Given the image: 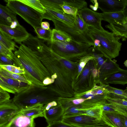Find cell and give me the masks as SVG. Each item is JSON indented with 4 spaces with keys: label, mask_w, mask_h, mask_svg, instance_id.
<instances>
[{
    "label": "cell",
    "mask_w": 127,
    "mask_h": 127,
    "mask_svg": "<svg viewBox=\"0 0 127 127\" xmlns=\"http://www.w3.org/2000/svg\"><path fill=\"white\" fill-rule=\"evenodd\" d=\"M13 60L16 66L23 70L22 75L32 84L44 86V81L51 78L50 74L37 55L24 43L21 45L14 53Z\"/></svg>",
    "instance_id": "1"
},
{
    "label": "cell",
    "mask_w": 127,
    "mask_h": 127,
    "mask_svg": "<svg viewBox=\"0 0 127 127\" xmlns=\"http://www.w3.org/2000/svg\"><path fill=\"white\" fill-rule=\"evenodd\" d=\"M53 90L50 84L41 86L32 84L24 90L15 94L13 99L20 109L44 105L55 101Z\"/></svg>",
    "instance_id": "2"
},
{
    "label": "cell",
    "mask_w": 127,
    "mask_h": 127,
    "mask_svg": "<svg viewBox=\"0 0 127 127\" xmlns=\"http://www.w3.org/2000/svg\"><path fill=\"white\" fill-rule=\"evenodd\" d=\"M87 33L93 42L95 39L100 41V46L95 48L106 58L112 60L119 56L122 44L113 32L105 30L100 31L89 26Z\"/></svg>",
    "instance_id": "3"
},
{
    "label": "cell",
    "mask_w": 127,
    "mask_h": 127,
    "mask_svg": "<svg viewBox=\"0 0 127 127\" xmlns=\"http://www.w3.org/2000/svg\"><path fill=\"white\" fill-rule=\"evenodd\" d=\"M6 6L34 29L41 27L43 14L17 0H5Z\"/></svg>",
    "instance_id": "4"
},
{
    "label": "cell",
    "mask_w": 127,
    "mask_h": 127,
    "mask_svg": "<svg viewBox=\"0 0 127 127\" xmlns=\"http://www.w3.org/2000/svg\"><path fill=\"white\" fill-rule=\"evenodd\" d=\"M49 47L56 54L67 57H76L83 55L87 53L91 45L79 43L72 40L69 42L57 41L48 42Z\"/></svg>",
    "instance_id": "5"
},
{
    "label": "cell",
    "mask_w": 127,
    "mask_h": 127,
    "mask_svg": "<svg viewBox=\"0 0 127 127\" xmlns=\"http://www.w3.org/2000/svg\"><path fill=\"white\" fill-rule=\"evenodd\" d=\"M52 21L56 29L65 33L73 41L79 43L88 44L94 46V42L87 32H82L76 25H71L57 20L54 19Z\"/></svg>",
    "instance_id": "6"
},
{
    "label": "cell",
    "mask_w": 127,
    "mask_h": 127,
    "mask_svg": "<svg viewBox=\"0 0 127 127\" xmlns=\"http://www.w3.org/2000/svg\"><path fill=\"white\" fill-rule=\"evenodd\" d=\"M21 110L13 99L0 103V127H3L8 123Z\"/></svg>",
    "instance_id": "7"
},
{
    "label": "cell",
    "mask_w": 127,
    "mask_h": 127,
    "mask_svg": "<svg viewBox=\"0 0 127 127\" xmlns=\"http://www.w3.org/2000/svg\"><path fill=\"white\" fill-rule=\"evenodd\" d=\"M62 122L76 127H90L99 125L104 122L93 117L85 115L63 117Z\"/></svg>",
    "instance_id": "8"
},
{
    "label": "cell",
    "mask_w": 127,
    "mask_h": 127,
    "mask_svg": "<svg viewBox=\"0 0 127 127\" xmlns=\"http://www.w3.org/2000/svg\"><path fill=\"white\" fill-rule=\"evenodd\" d=\"M85 22L89 26L100 31L104 30L101 25L103 20L101 13L95 12L87 7L78 10Z\"/></svg>",
    "instance_id": "9"
},
{
    "label": "cell",
    "mask_w": 127,
    "mask_h": 127,
    "mask_svg": "<svg viewBox=\"0 0 127 127\" xmlns=\"http://www.w3.org/2000/svg\"><path fill=\"white\" fill-rule=\"evenodd\" d=\"M0 30L15 42L21 45L22 44V42L28 38L29 36L30 33L20 24L13 28H11L9 26L0 25Z\"/></svg>",
    "instance_id": "10"
},
{
    "label": "cell",
    "mask_w": 127,
    "mask_h": 127,
    "mask_svg": "<svg viewBox=\"0 0 127 127\" xmlns=\"http://www.w3.org/2000/svg\"><path fill=\"white\" fill-rule=\"evenodd\" d=\"M98 8L103 12L124 11L127 7V0H98Z\"/></svg>",
    "instance_id": "11"
},
{
    "label": "cell",
    "mask_w": 127,
    "mask_h": 127,
    "mask_svg": "<svg viewBox=\"0 0 127 127\" xmlns=\"http://www.w3.org/2000/svg\"><path fill=\"white\" fill-rule=\"evenodd\" d=\"M45 8L46 12L44 14H43V19H46L52 21L54 19L57 20L71 25H75V16Z\"/></svg>",
    "instance_id": "12"
},
{
    "label": "cell",
    "mask_w": 127,
    "mask_h": 127,
    "mask_svg": "<svg viewBox=\"0 0 127 127\" xmlns=\"http://www.w3.org/2000/svg\"><path fill=\"white\" fill-rule=\"evenodd\" d=\"M125 116L116 112L103 111L102 120L111 127H125L124 122Z\"/></svg>",
    "instance_id": "13"
},
{
    "label": "cell",
    "mask_w": 127,
    "mask_h": 127,
    "mask_svg": "<svg viewBox=\"0 0 127 127\" xmlns=\"http://www.w3.org/2000/svg\"><path fill=\"white\" fill-rule=\"evenodd\" d=\"M34 119L19 113L3 127H35Z\"/></svg>",
    "instance_id": "14"
},
{
    "label": "cell",
    "mask_w": 127,
    "mask_h": 127,
    "mask_svg": "<svg viewBox=\"0 0 127 127\" xmlns=\"http://www.w3.org/2000/svg\"><path fill=\"white\" fill-rule=\"evenodd\" d=\"M64 110L61 104L59 103L48 111L44 112V117L49 125L54 122L61 121Z\"/></svg>",
    "instance_id": "15"
},
{
    "label": "cell",
    "mask_w": 127,
    "mask_h": 127,
    "mask_svg": "<svg viewBox=\"0 0 127 127\" xmlns=\"http://www.w3.org/2000/svg\"><path fill=\"white\" fill-rule=\"evenodd\" d=\"M16 15L6 6L0 4V25L10 26L12 23L18 21Z\"/></svg>",
    "instance_id": "16"
},
{
    "label": "cell",
    "mask_w": 127,
    "mask_h": 127,
    "mask_svg": "<svg viewBox=\"0 0 127 127\" xmlns=\"http://www.w3.org/2000/svg\"><path fill=\"white\" fill-rule=\"evenodd\" d=\"M104 81L107 84H127V70L121 69L109 75Z\"/></svg>",
    "instance_id": "17"
},
{
    "label": "cell",
    "mask_w": 127,
    "mask_h": 127,
    "mask_svg": "<svg viewBox=\"0 0 127 127\" xmlns=\"http://www.w3.org/2000/svg\"><path fill=\"white\" fill-rule=\"evenodd\" d=\"M103 20L112 23L121 24L126 22V17L123 11L101 13Z\"/></svg>",
    "instance_id": "18"
},
{
    "label": "cell",
    "mask_w": 127,
    "mask_h": 127,
    "mask_svg": "<svg viewBox=\"0 0 127 127\" xmlns=\"http://www.w3.org/2000/svg\"><path fill=\"white\" fill-rule=\"evenodd\" d=\"M43 105H39L28 108L21 109L19 113L27 117L34 119L43 117Z\"/></svg>",
    "instance_id": "19"
},
{
    "label": "cell",
    "mask_w": 127,
    "mask_h": 127,
    "mask_svg": "<svg viewBox=\"0 0 127 127\" xmlns=\"http://www.w3.org/2000/svg\"><path fill=\"white\" fill-rule=\"evenodd\" d=\"M117 36H122L127 34V22L121 24L112 23L105 26Z\"/></svg>",
    "instance_id": "20"
},
{
    "label": "cell",
    "mask_w": 127,
    "mask_h": 127,
    "mask_svg": "<svg viewBox=\"0 0 127 127\" xmlns=\"http://www.w3.org/2000/svg\"><path fill=\"white\" fill-rule=\"evenodd\" d=\"M0 78L11 86L16 88L18 92H21L27 88L30 85L28 83L11 79L0 74Z\"/></svg>",
    "instance_id": "21"
},
{
    "label": "cell",
    "mask_w": 127,
    "mask_h": 127,
    "mask_svg": "<svg viewBox=\"0 0 127 127\" xmlns=\"http://www.w3.org/2000/svg\"><path fill=\"white\" fill-rule=\"evenodd\" d=\"M105 88L107 94L109 95L127 100V87L125 89L123 90L113 87L107 85Z\"/></svg>",
    "instance_id": "22"
},
{
    "label": "cell",
    "mask_w": 127,
    "mask_h": 127,
    "mask_svg": "<svg viewBox=\"0 0 127 127\" xmlns=\"http://www.w3.org/2000/svg\"><path fill=\"white\" fill-rule=\"evenodd\" d=\"M85 111L82 108L81 105L70 107L64 110L63 117H69L84 115Z\"/></svg>",
    "instance_id": "23"
},
{
    "label": "cell",
    "mask_w": 127,
    "mask_h": 127,
    "mask_svg": "<svg viewBox=\"0 0 127 127\" xmlns=\"http://www.w3.org/2000/svg\"><path fill=\"white\" fill-rule=\"evenodd\" d=\"M37 11L43 14L46 12L45 7L38 0H17Z\"/></svg>",
    "instance_id": "24"
},
{
    "label": "cell",
    "mask_w": 127,
    "mask_h": 127,
    "mask_svg": "<svg viewBox=\"0 0 127 127\" xmlns=\"http://www.w3.org/2000/svg\"><path fill=\"white\" fill-rule=\"evenodd\" d=\"M103 111L114 112L124 115H127V108L106 102L102 105Z\"/></svg>",
    "instance_id": "25"
},
{
    "label": "cell",
    "mask_w": 127,
    "mask_h": 127,
    "mask_svg": "<svg viewBox=\"0 0 127 127\" xmlns=\"http://www.w3.org/2000/svg\"><path fill=\"white\" fill-rule=\"evenodd\" d=\"M0 43L12 51H15L16 47L19 48L12 39L1 30H0Z\"/></svg>",
    "instance_id": "26"
},
{
    "label": "cell",
    "mask_w": 127,
    "mask_h": 127,
    "mask_svg": "<svg viewBox=\"0 0 127 127\" xmlns=\"http://www.w3.org/2000/svg\"><path fill=\"white\" fill-rule=\"evenodd\" d=\"M71 38L64 32L55 29L52 30V34L50 41H57L63 42H69Z\"/></svg>",
    "instance_id": "27"
},
{
    "label": "cell",
    "mask_w": 127,
    "mask_h": 127,
    "mask_svg": "<svg viewBox=\"0 0 127 127\" xmlns=\"http://www.w3.org/2000/svg\"><path fill=\"white\" fill-rule=\"evenodd\" d=\"M0 74L11 79L28 83L30 85L32 84L26 79L22 75L11 72L0 67Z\"/></svg>",
    "instance_id": "28"
},
{
    "label": "cell",
    "mask_w": 127,
    "mask_h": 127,
    "mask_svg": "<svg viewBox=\"0 0 127 127\" xmlns=\"http://www.w3.org/2000/svg\"><path fill=\"white\" fill-rule=\"evenodd\" d=\"M34 29L38 38L48 42L51 41L52 34V30L50 29L48 30H45L41 27L37 28Z\"/></svg>",
    "instance_id": "29"
},
{
    "label": "cell",
    "mask_w": 127,
    "mask_h": 127,
    "mask_svg": "<svg viewBox=\"0 0 127 127\" xmlns=\"http://www.w3.org/2000/svg\"><path fill=\"white\" fill-rule=\"evenodd\" d=\"M62 1L63 5H67L75 7L78 10L87 7V3L85 0H62Z\"/></svg>",
    "instance_id": "30"
},
{
    "label": "cell",
    "mask_w": 127,
    "mask_h": 127,
    "mask_svg": "<svg viewBox=\"0 0 127 127\" xmlns=\"http://www.w3.org/2000/svg\"><path fill=\"white\" fill-rule=\"evenodd\" d=\"M102 106V105L100 107L85 110V113L84 115L93 117L99 120H101L103 112Z\"/></svg>",
    "instance_id": "31"
},
{
    "label": "cell",
    "mask_w": 127,
    "mask_h": 127,
    "mask_svg": "<svg viewBox=\"0 0 127 127\" xmlns=\"http://www.w3.org/2000/svg\"><path fill=\"white\" fill-rule=\"evenodd\" d=\"M106 99L108 102L127 108V100L125 99L113 97L107 94Z\"/></svg>",
    "instance_id": "32"
},
{
    "label": "cell",
    "mask_w": 127,
    "mask_h": 127,
    "mask_svg": "<svg viewBox=\"0 0 127 127\" xmlns=\"http://www.w3.org/2000/svg\"><path fill=\"white\" fill-rule=\"evenodd\" d=\"M75 25L81 31L84 33L87 32L89 26L85 22L78 12L75 17Z\"/></svg>",
    "instance_id": "33"
},
{
    "label": "cell",
    "mask_w": 127,
    "mask_h": 127,
    "mask_svg": "<svg viewBox=\"0 0 127 127\" xmlns=\"http://www.w3.org/2000/svg\"><path fill=\"white\" fill-rule=\"evenodd\" d=\"M0 67L11 72L19 74H23L25 72L19 67L12 65H0Z\"/></svg>",
    "instance_id": "34"
},
{
    "label": "cell",
    "mask_w": 127,
    "mask_h": 127,
    "mask_svg": "<svg viewBox=\"0 0 127 127\" xmlns=\"http://www.w3.org/2000/svg\"><path fill=\"white\" fill-rule=\"evenodd\" d=\"M0 87L4 90L13 94L18 92V90L0 78Z\"/></svg>",
    "instance_id": "35"
},
{
    "label": "cell",
    "mask_w": 127,
    "mask_h": 127,
    "mask_svg": "<svg viewBox=\"0 0 127 127\" xmlns=\"http://www.w3.org/2000/svg\"><path fill=\"white\" fill-rule=\"evenodd\" d=\"M63 11L65 13L75 16L77 14L78 10L75 7L64 4L61 6Z\"/></svg>",
    "instance_id": "36"
},
{
    "label": "cell",
    "mask_w": 127,
    "mask_h": 127,
    "mask_svg": "<svg viewBox=\"0 0 127 127\" xmlns=\"http://www.w3.org/2000/svg\"><path fill=\"white\" fill-rule=\"evenodd\" d=\"M0 54L4 55L12 60L14 57V53L0 43Z\"/></svg>",
    "instance_id": "37"
},
{
    "label": "cell",
    "mask_w": 127,
    "mask_h": 127,
    "mask_svg": "<svg viewBox=\"0 0 127 127\" xmlns=\"http://www.w3.org/2000/svg\"><path fill=\"white\" fill-rule=\"evenodd\" d=\"M0 65H12L16 66L12 60L1 54H0Z\"/></svg>",
    "instance_id": "38"
},
{
    "label": "cell",
    "mask_w": 127,
    "mask_h": 127,
    "mask_svg": "<svg viewBox=\"0 0 127 127\" xmlns=\"http://www.w3.org/2000/svg\"><path fill=\"white\" fill-rule=\"evenodd\" d=\"M10 98L8 92L0 88V103L9 100Z\"/></svg>",
    "instance_id": "39"
},
{
    "label": "cell",
    "mask_w": 127,
    "mask_h": 127,
    "mask_svg": "<svg viewBox=\"0 0 127 127\" xmlns=\"http://www.w3.org/2000/svg\"><path fill=\"white\" fill-rule=\"evenodd\" d=\"M49 127H76L63 123L61 121L56 122L49 125Z\"/></svg>",
    "instance_id": "40"
},
{
    "label": "cell",
    "mask_w": 127,
    "mask_h": 127,
    "mask_svg": "<svg viewBox=\"0 0 127 127\" xmlns=\"http://www.w3.org/2000/svg\"><path fill=\"white\" fill-rule=\"evenodd\" d=\"M58 104L56 101H53L44 105L43 106L44 112L48 111L52 107L57 105Z\"/></svg>",
    "instance_id": "41"
},
{
    "label": "cell",
    "mask_w": 127,
    "mask_h": 127,
    "mask_svg": "<svg viewBox=\"0 0 127 127\" xmlns=\"http://www.w3.org/2000/svg\"><path fill=\"white\" fill-rule=\"evenodd\" d=\"M90 1L92 2L94 5H90V7L94 11H96L98 8V3L97 0H91Z\"/></svg>",
    "instance_id": "42"
},
{
    "label": "cell",
    "mask_w": 127,
    "mask_h": 127,
    "mask_svg": "<svg viewBox=\"0 0 127 127\" xmlns=\"http://www.w3.org/2000/svg\"><path fill=\"white\" fill-rule=\"evenodd\" d=\"M41 27L42 29L45 30H49L50 28V24L49 23L47 22H42L41 24Z\"/></svg>",
    "instance_id": "43"
},
{
    "label": "cell",
    "mask_w": 127,
    "mask_h": 127,
    "mask_svg": "<svg viewBox=\"0 0 127 127\" xmlns=\"http://www.w3.org/2000/svg\"><path fill=\"white\" fill-rule=\"evenodd\" d=\"M85 100V99L83 98L77 99L72 100V101L74 105H76L83 103Z\"/></svg>",
    "instance_id": "44"
},
{
    "label": "cell",
    "mask_w": 127,
    "mask_h": 127,
    "mask_svg": "<svg viewBox=\"0 0 127 127\" xmlns=\"http://www.w3.org/2000/svg\"><path fill=\"white\" fill-rule=\"evenodd\" d=\"M94 43V46H93L95 47H98L100 46V41L97 39H94L93 40Z\"/></svg>",
    "instance_id": "45"
},
{
    "label": "cell",
    "mask_w": 127,
    "mask_h": 127,
    "mask_svg": "<svg viewBox=\"0 0 127 127\" xmlns=\"http://www.w3.org/2000/svg\"><path fill=\"white\" fill-rule=\"evenodd\" d=\"M63 62L64 65L67 67L70 68L72 67L71 64L68 61L64 60Z\"/></svg>",
    "instance_id": "46"
},
{
    "label": "cell",
    "mask_w": 127,
    "mask_h": 127,
    "mask_svg": "<svg viewBox=\"0 0 127 127\" xmlns=\"http://www.w3.org/2000/svg\"><path fill=\"white\" fill-rule=\"evenodd\" d=\"M90 127H111L110 126L105 124L104 122L103 123L95 126H92Z\"/></svg>",
    "instance_id": "47"
},
{
    "label": "cell",
    "mask_w": 127,
    "mask_h": 127,
    "mask_svg": "<svg viewBox=\"0 0 127 127\" xmlns=\"http://www.w3.org/2000/svg\"><path fill=\"white\" fill-rule=\"evenodd\" d=\"M89 72V70L88 69H85L83 72V75L84 76H87Z\"/></svg>",
    "instance_id": "48"
},
{
    "label": "cell",
    "mask_w": 127,
    "mask_h": 127,
    "mask_svg": "<svg viewBox=\"0 0 127 127\" xmlns=\"http://www.w3.org/2000/svg\"><path fill=\"white\" fill-rule=\"evenodd\" d=\"M124 122L125 127H127V115L125 116Z\"/></svg>",
    "instance_id": "49"
},
{
    "label": "cell",
    "mask_w": 127,
    "mask_h": 127,
    "mask_svg": "<svg viewBox=\"0 0 127 127\" xmlns=\"http://www.w3.org/2000/svg\"><path fill=\"white\" fill-rule=\"evenodd\" d=\"M124 14L126 17H127V7L123 11Z\"/></svg>",
    "instance_id": "50"
},
{
    "label": "cell",
    "mask_w": 127,
    "mask_h": 127,
    "mask_svg": "<svg viewBox=\"0 0 127 127\" xmlns=\"http://www.w3.org/2000/svg\"><path fill=\"white\" fill-rule=\"evenodd\" d=\"M78 67L79 72H81L82 70V68L79 65H78Z\"/></svg>",
    "instance_id": "51"
},
{
    "label": "cell",
    "mask_w": 127,
    "mask_h": 127,
    "mask_svg": "<svg viewBox=\"0 0 127 127\" xmlns=\"http://www.w3.org/2000/svg\"><path fill=\"white\" fill-rule=\"evenodd\" d=\"M85 65V64L84 62H82L81 63L80 65L81 67H84Z\"/></svg>",
    "instance_id": "52"
},
{
    "label": "cell",
    "mask_w": 127,
    "mask_h": 127,
    "mask_svg": "<svg viewBox=\"0 0 127 127\" xmlns=\"http://www.w3.org/2000/svg\"><path fill=\"white\" fill-rule=\"evenodd\" d=\"M93 72L94 76H95L97 74V70H94L93 71Z\"/></svg>",
    "instance_id": "53"
},
{
    "label": "cell",
    "mask_w": 127,
    "mask_h": 127,
    "mask_svg": "<svg viewBox=\"0 0 127 127\" xmlns=\"http://www.w3.org/2000/svg\"><path fill=\"white\" fill-rule=\"evenodd\" d=\"M93 92H88L86 93V95H93Z\"/></svg>",
    "instance_id": "54"
},
{
    "label": "cell",
    "mask_w": 127,
    "mask_h": 127,
    "mask_svg": "<svg viewBox=\"0 0 127 127\" xmlns=\"http://www.w3.org/2000/svg\"><path fill=\"white\" fill-rule=\"evenodd\" d=\"M124 64L125 66L126 67H127V60L125 61L124 63Z\"/></svg>",
    "instance_id": "55"
},
{
    "label": "cell",
    "mask_w": 127,
    "mask_h": 127,
    "mask_svg": "<svg viewBox=\"0 0 127 127\" xmlns=\"http://www.w3.org/2000/svg\"><path fill=\"white\" fill-rule=\"evenodd\" d=\"M123 37H124L127 38V34L124 35L123 36Z\"/></svg>",
    "instance_id": "56"
},
{
    "label": "cell",
    "mask_w": 127,
    "mask_h": 127,
    "mask_svg": "<svg viewBox=\"0 0 127 127\" xmlns=\"http://www.w3.org/2000/svg\"><path fill=\"white\" fill-rule=\"evenodd\" d=\"M126 22H127V17H126Z\"/></svg>",
    "instance_id": "57"
},
{
    "label": "cell",
    "mask_w": 127,
    "mask_h": 127,
    "mask_svg": "<svg viewBox=\"0 0 127 127\" xmlns=\"http://www.w3.org/2000/svg\"><path fill=\"white\" fill-rule=\"evenodd\" d=\"M49 127L48 126H47V127Z\"/></svg>",
    "instance_id": "58"
}]
</instances>
